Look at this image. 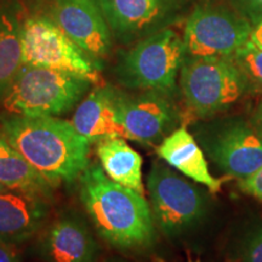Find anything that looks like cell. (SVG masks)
I'll use <instances>...</instances> for the list:
<instances>
[{
  "label": "cell",
  "mask_w": 262,
  "mask_h": 262,
  "mask_svg": "<svg viewBox=\"0 0 262 262\" xmlns=\"http://www.w3.org/2000/svg\"><path fill=\"white\" fill-rule=\"evenodd\" d=\"M0 133L15 152L56 186L75 181L90 165L91 143L68 120L6 113L0 116Z\"/></svg>",
  "instance_id": "obj_1"
},
{
  "label": "cell",
  "mask_w": 262,
  "mask_h": 262,
  "mask_svg": "<svg viewBox=\"0 0 262 262\" xmlns=\"http://www.w3.org/2000/svg\"><path fill=\"white\" fill-rule=\"evenodd\" d=\"M79 195L97 233L120 250L152 245L156 222L145 195L114 182L90 164L79 178Z\"/></svg>",
  "instance_id": "obj_2"
},
{
  "label": "cell",
  "mask_w": 262,
  "mask_h": 262,
  "mask_svg": "<svg viewBox=\"0 0 262 262\" xmlns=\"http://www.w3.org/2000/svg\"><path fill=\"white\" fill-rule=\"evenodd\" d=\"M91 84L78 75L24 63L2 104L10 114L57 117L77 106Z\"/></svg>",
  "instance_id": "obj_3"
},
{
  "label": "cell",
  "mask_w": 262,
  "mask_h": 262,
  "mask_svg": "<svg viewBox=\"0 0 262 262\" xmlns=\"http://www.w3.org/2000/svg\"><path fill=\"white\" fill-rule=\"evenodd\" d=\"M186 58L183 39L164 28L136 41L120 56L116 68L118 80L134 90H155L169 94Z\"/></svg>",
  "instance_id": "obj_4"
},
{
  "label": "cell",
  "mask_w": 262,
  "mask_h": 262,
  "mask_svg": "<svg viewBox=\"0 0 262 262\" xmlns=\"http://www.w3.org/2000/svg\"><path fill=\"white\" fill-rule=\"evenodd\" d=\"M180 84L186 106L198 118L224 112L243 96L248 80L232 58L186 56Z\"/></svg>",
  "instance_id": "obj_5"
},
{
  "label": "cell",
  "mask_w": 262,
  "mask_h": 262,
  "mask_svg": "<svg viewBox=\"0 0 262 262\" xmlns=\"http://www.w3.org/2000/svg\"><path fill=\"white\" fill-rule=\"evenodd\" d=\"M147 189L156 225L169 237L189 231L208 209L204 191L160 162L150 166Z\"/></svg>",
  "instance_id": "obj_6"
},
{
  "label": "cell",
  "mask_w": 262,
  "mask_h": 262,
  "mask_svg": "<svg viewBox=\"0 0 262 262\" xmlns=\"http://www.w3.org/2000/svg\"><path fill=\"white\" fill-rule=\"evenodd\" d=\"M22 61L25 64L70 73L100 81V64L81 50L54 19L29 16L22 29Z\"/></svg>",
  "instance_id": "obj_7"
},
{
  "label": "cell",
  "mask_w": 262,
  "mask_h": 262,
  "mask_svg": "<svg viewBox=\"0 0 262 262\" xmlns=\"http://www.w3.org/2000/svg\"><path fill=\"white\" fill-rule=\"evenodd\" d=\"M196 142L215 166L228 178L253 175L262 166V140L253 124L225 118L195 127Z\"/></svg>",
  "instance_id": "obj_8"
},
{
  "label": "cell",
  "mask_w": 262,
  "mask_h": 262,
  "mask_svg": "<svg viewBox=\"0 0 262 262\" xmlns=\"http://www.w3.org/2000/svg\"><path fill=\"white\" fill-rule=\"evenodd\" d=\"M250 34L251 26L234 12L220 6H199L185 27L186 56L233 58Z\"/></svg>",
  "instance_id": "obj_9"
},
{
  "label": "cell",
  "mask_w": 262,
  "mask_h": 262,
  "mask_svg": "<svg viewBox=\"0 0 262 262\" xmlns=\"http://www.w3.org/2000/svg\"><path fill=\"white\" fill-rule=\"evenodd\" d=\"M165 93L146 90L139 95L122 93L119 119L126 139L141 145H159L176 130L179 113Z\"/></svg>",
  "instance_id": "obj_10"
},
{
  "label": "cell",
  "mask_w": 262,
  "mask_h": 262,
  "mask_svg": "<svg viewBox=\"0 0 262 262\" xmlns=\"http://www.w3.org/2000/svg\"><path fill=\"white\" fill-rule=\"evenodd\" d=\"M52 19L94 60L112 49V32L97 0H54Z\"/></svg>",
  "instance_id": "obj_11"
},
{
  "label": "cell",
  "mask_w": 262,
  "mask_h": 262,
  "mask_svg": "<svg viewBox=\"0 0 262 262\" xmlns=\"http://www.w3.org/2000/svg\"><path fill=\"white\" fill-rule=\"evenodd\" d=\"M113 38L131 44L164 29L172 0H97Z\"/></svg>",
  "instance_id": "obj_12"
},
{
  "label": "cell",
  "mask_w": 262,
  "mask_h": 262,
  "mask_svg": "<svg viewBox=\"0 0 262 262\" xmlns=\"http://www.w3.org/2000/svg\"><path fill=\"white\" fill-rule=\"evenodd\" d=\"M120 95L122 93L111 85H100L94 88L75 108L72 123L90 143L113 137L126 139L119 119Z\"/></svg>",
  "instance_id": "obj_13"
},
{
  "label": "cell",
  "mask_w": 262,
  "mask_h": 262,
  "mask_svg": "<svg viewBox=\"0 0 262 262\" xmlns=\"http://www.w3.org/2000/svg\"><path fill=\"white\" fill-rule=\"evenodd\" d=\"M40 245L47 262H97L96 241L77 214H63L52 222Z\"/></svg>",
  "instance_id": "obj_14"
},
{
  "label": "cell",
  "mask_w": 262,
  "mask_h": 262,
  "mask_svg": "<svg viewBox=\"0 0 262 262\" xmlns=\"http://www.w3.org/2000/svg\"><path fill=\"white\" fill-rule=\"evenodd\" d=\"M48 201L17 191L0 193V241H27L44 226Z\"/></svg>",
  "instance_id": "obj_15"
},
{
  "label": "cell",
  "mask_w": 262,
  "mask_h": 262,
  "mask_svg": "<svg viewBox=\"0 0 262 262\" xmlns=\"http://www.w3.org/2000/svg\"><path fill=\"white\" fill-rule=\"evenodd\" d=\"M157 153L169 166L212 193L220 191L224 185V179H216L209 171L204 150L185 126L178 127L166 136L158 145Z\"/></svg>",
  "instance_id": "obj_16"
},
{
  "label": "cell",
  "mask_w": 262,
  "mask_h": 262,
  "mask_svg": "<svg viewBox=\"0 0 262 262\" xmlns=\"http://www.w3.org/2000/svg\"><path fill=\"white\" fill-rule=\"evenodd\" d=\"M26 18L21 0H0V102L24 64L22 29Z\"/></svg>",
  "instance_id": "obj_17"
},
{
  "label": "cell",
  "mask_w": 262,
  "mask_h": 262,
  "mask_svg": "<svg viewBox=\"0 0 262 262\" xmlns=\"http://www.w3.org/2000/svg\"><path fill=\"white\" fill-rule=\"evenodd\" d=\"M100 165L111 180L145 195L142 183V158L123 137H113L97 143Z\"/></svg>",
  "instance_id": "obj_18"
},
{
  "label": "cell",
  "mask_w": 262,
  "mask_h": 262,
  "mask_svg": "<svg viewBox=\"0 0 262 262\" xmlns=\"http://www.w3.org/2000/svg\"><path fill=\"white\" fill-rule=\"evenodd\" d=\"M0 183L11 191L51 201L57 187L24 157L12 150L0 155Z\"/></svg>",
  "instance_id": "obj_19"
},
{
  "label": "cell",
  "mask_w": 262,
  "mask_h": 262,
  "mask_svg": "<svg viewBox=\"0 0 262 262\" xmlns=\"http://www.w3.org/2000/svg\"><path fill=\"white\" fill-rule=\"evenodd\" d=\"M245 75L248 83L262 90V49L249 40L232 58Z\"/></svg>",
  "instance_id": "obj_20"
},
{
  "label": "cell",
  "mask_w": 262,
  "mask_h": 262,
  "mask_svg": "<svg viewBox=\"0 0 262 262\" xmlns=\"http://www.w3.org/2000/svg\"><path fill=\"white\" fill-rule=\"evenodd\" d=\"M237 262H262V221L249 229L242 239Z\"/></svg>",
  "instance_id": "obj_21"
},
{
  "label": "cell",
  "mask_w": 262,
  "mask_h": 262,
  "mask_svg": "<svg viewBox=\"0 0 262 262\" xmlns=\"http://www.w3.org/2000/svg\"><path fill=\"white\" fill-rule=\"evenodd\" d=\"M238 187L262 203V166L253 175L239 180Z\"/></svg>",
  "instance_id": "obj_22"
},
{
  "label": "cell",
  "mask_w": 262,
  "mask_h": 262,
  "mask_svg": "<svg viewBox=\"0 0 262 262\" xmlns=\"http://www.w3.org/2000/svg\"><path fill=\"white\" fill-rule=\"evenodd\" d=\"M0 262H21L19 253L14 243L0 241Z\"/></svg>",
  "instance_id": "obj_23"
},
{
  "label": "cell",
  "mask_w": 262,
  "mask_h": 262,
  "mask_svg": "<svg viewBox=\"0 0 262 262\" xmlns=\"http://www.w3.org/2000/svg\"><path fill=\"white\" fill-rule=\"evenodd\" d=\"M250 41L253 42L254 45H256L257 48L262 49V18L253 28H251Z\"/></svg>",
  "instance_id": "obj_24"
},
{
  "label": "cell",
  "mask_w": 262,
  "mask_h": 262,
  "mask_svg": "<svg viewBox=\"0 0 262 262\" xmlns=\"http://www.w3.org/2000/svg\"><path fill=\"white\" fill-rule=\"evenodd\" d=\"M251 124H253L255 130H256L258 136H260L262 140V102L260 103V106H258V108L256 110V113H255L254 119L253 122H251Z\"/></svg>",
  "instance_id": "obj_25"
},
{
  "label": "cell",
  "mask_w": 262,
  "mask_h": 262,
  "mask_svg": "<svg viewBox=\"0 0 262 262\" xmlns=\"http://www.w3.org/2000/svg\"><path fill=\"white\" fill-rule=\"evenodd\" d=\"M11 147L9 146V143L6 142V140L4 139V136H3V134L0 133V155H5V153H10L12 152Z\"/></svg>",
  "instance_id": "obj_26"
},
{
  "label": "cell",
  "mask_w": 262,
  "mask_h": 262,
  "mask_svg": "<svg viewBox=\"0 0 262 262\" xmlns=\"http://www.w3.org/2000/svg\"><path fill=\"white\" fill-rule=\"evenodd\" d=\"M249 3H250L254 8L260 10V11L262 10V0H249Z\"/></svg>",
  "instance_id": "obj_27"
},
{
  "label": "cell",
  "mask_w": 262,
  "mask_h": 262,
  "mask_svg": "<svg viewBox=\"0 0 262 262\" xmlns=\"http://www.w3.org/2000/svg\"><path fill=\"white\" fill-rule=\"evenodd\" d=\"M5 191H9V188H6L4 185H2V183H0V193L5 192Z\"/></svg>",
  "instance_id": "obj_28"
},
{
  "label": "cell",
  "mask_w": 262,
  "mask_h": 262,
  "mask_svg": "<svg viewBox=\"0 0 262 262\" xmlns=\"http://www.w3.org/2000/svg\"><path fill=\"white\" fill-rule=\"evenodd\" d=\"M111 262H123V261H111Z\"/></svg>",
  "instance_id": "obj_29"
},
{
  "label": "cell",
  "mask_w": 262,
  "mask_h": 262,
  "mask_svg": "<svg viewBox=\"0 0 262 262\" xmlns=\"http://www.w3.org/2000/svg\"><path fill=\"white\" fill-rule=\"evenodd\" d=\"M195 262H199V261H195Z\"/></svg>",
  "instance_id": "obj_30"
}]
</instances>
